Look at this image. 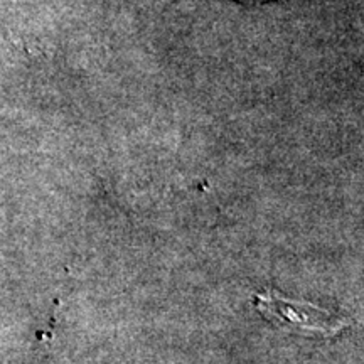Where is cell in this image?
<instances>
[{
  "label": "cell",
  "instance_id": "cell-2",
  "mask_svg": "<svg viewBox=\"0 0 364 364\" xmlns=\"http://www.w3.org/2000/svg\"><path fill=\"white\" fill-rule=\"evenodd\" d=\"M248 2H267V0H248Z\"/></svg>",
  "mask_w": 364,
  "mask_h": 364
},
{
  "label": "cell",
  "instance_id": "cell-1",
  "mask_svg": "<svg viewBox=\"0 0 364 364\" xmlns=\"http://www.w3.org/2000/svg\"><path fill=\"white\" fill-rule=\"evenodd\" d=\"M255 306L267 318L287 331L332 336L348 326L344 318L336 317L324 309L289 300L273 290L255 295Z\"/></svg>",
  "mask_w": 364,
  "mask_h": 364
}]
</instances>
